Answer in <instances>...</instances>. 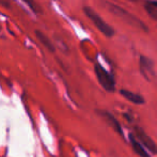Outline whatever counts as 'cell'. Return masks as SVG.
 <instances>
[{
    "instance_id": "12",
    "label": "cell",
    "mask_w": 157,
    "mask_h": 157,
    "mask_svg": "<svg viewBox=\"0 0 157 157\" xmlns=\"http://www.w3.org/2000/svg\"><path fill=\"white\" fill-rule=\"evenodd\" d=\"M0 6L6 9L11 8V0H0Z\"/></svg>"
},
{
    "instance_id": "15",
    "label": "cell",
    "mask_w": 157,
    "mask_h": 157,
    "mask_svg": "<svg viewBox=\"0 0 157 157\" xmlns=\"http://www.w3.org/2000/svg\"><path fill=\"white\" fill-rule=\"evenodd\" d=\"M0 30H1V27H0Z\"/></svg>"
},
{
    "instance_id": "14",
    "label": "cell",
    "mask_w": 157,
    "mask_h": 157,
    "mask_svg": "<svg viewBox=\"0 0 157 157\" xmlns=\"http://www.w3.org/2000/svg\"><path fill=\"white\" fill-rule=\"evenodd\" d=\"M130 1H137V0H130Z\"/></svg>"
},
{
    "instance_id": "10",
    "label": "cell",
    "mask_w": 157,
    "mask_h": 157,
    "mask_svg": "<svg viewBox=\"0 0 157 157\" xmlns=\"http://www.w3.org/2000/svg\"><path fill=\"white\" fill-rule=\"evenodd\" d=\"M23 1L25 2L28 6H29V9L32 11L33 13H35V14H41V13H42L41 6L36 3V1H35V0H23Z\"/></svg>"
},
{
    "instance_id": "6",
    "label": "cell",
    "mask_w": 157,
    "mask_h": 157,
    "mask_svg": "<svg viewBox=\"0 0 157 157\" xmlns=\"http://www.w3.org/2000/svg\"><path fill=\"white\" fill-rule=\"evenodd\" d=\"M99 113H101V116H103L104 118L107 120V122L112 126V128H113V129L116 130V132H118L119 135L123 136V129H122V127H121V124L119 123V121L117 120V119L114 118V117L112 116L111 113H110V112H108V111H101Z\"/></svg>"
},
{
    "instance_id": "2",
    "label": "cell",
    "mask_w": 157,
    "mask_h": 157,
    "mask_svg": "<svg viewBox=\"0 0 157 157\" xmlns=\"http://www.w3.org/2000/svg\"><path fill=\"white\" fill-rule=\"evenodd\" d=\"M83 12H85V14L88 16V18L94 24L95 27L103 33L104 35H106L107 37L113 36V34H114L113 28L108 25V24L95 12L93 9L90 8V6H85V8H83Z\"/></svg>"
},
{
    "instance_id": "5",
    "label": "cell",
    "mask_w": 157,
    "mask_h": 157,
    "mask_svg": "<svg viewBox=\"0 0 157 157\" xmlns=\"http://www.w3.org/2000/svg\"><path fill=\"white\" fill-rule=\"evenodd\" d=\"M140 71H141V74L147 80H151L155 76L153 61L145 56H140Z\"/></svg>"
},
{
    "instance_id": "11",
    "label": "cell",
    "mask_w": 157,
    "mask_h": 157,
    "mask_svg": "<svg viewBox=\"0 0 157 157\" xmlns=\"http://www.w3.org/2000/svg\"><path fill=\"white\" fill-rule=\"evenodd\" d=\"M144 8H145V10H147V12L149 13L150 16H152L154 19H157V9L153 6V4H151L149 1H147V3L144 4Z\"/></svg>"
},
{
    "instance_id": "1",
    "label": "cell",
    "mask_w": 157,
    "mask_h": 157,
    "mask_svg": "<svg viewBox=\"0 0 157 157\" xmlns=\"http://www.w3.org/2000/svg\"><path fill=\"white\" fill-rule=\"evenodd\" d=\"M106 6H107L108 10H109L112 14L119 16L121 19H123L126 24L130 25L132 27L138 28V29L143 30V31H145V32L149 31V28L147 27V25H145L143 21H141L140 19H138L136 16H134L132 14H130L129 12H127V11L124 10L123 8L117 6V4L110 3V2H107Z\"/></svg>"
},
{
    "instance_id": "13",
    "label": "cell",
    "mask_w": 157,
    "mask_h": 157,
    "mask_svg": "<svg viewBox=\"0 0 157 157\" xmlns=\"http://www.w3.org/2000/svg\"><path fill=\"white\" fill-rule=\"evenodd\" d=\"M150 3H151V4H153V6H155V8L157 9V0H152V1H151V0H150Z\"/></svg>"
},
{
    "instance_id": "7",
    "label": "cell",
    "mask_w": 157,
    "mask_h": 157,
    "mask_svg": "<svg viewBox=\"0 0 157 157\" xmlns=\"http://www.w3.org/2000/svg\"><path fill=\"white\" fill-rule=\"evenodd\" d=\"M120 94L122 95V96H124L127 101H130V103H134V104H136V105H142V104H144V98H143V96H141V95H139L137 93H134V92L127 91V90H121Z\"/></svg>"
},
{
    "instance_id": "3",
    "label": "cell",
    "mask_w": 157,
    "mask_h": 157,
    "mask_svg": "<svg viewBox=\"0 0 157 157\" xmlns=\"http://www.w3.org/2000/svg\"><path fill=\"white\" fill-rule=\"evenodd\" d=\"M95 74H96L97 80L101 86L108 92H113L116 90V81L114 78L107 70L103 67L99 63L95 64Z\"/></svg>"
},
{
    "instance_id": "4",
    "label": "cell",
    "mask_w": 157,
    "mask_h": 157,
    "mask_svg": "<svg viewBox=\"0 0 157 157\" xmlns=\"http://www.w3.org/2000/svg\"><path fill=\"white\" fill-rule=\"evenodd\" d=\"M135 134H136L137 138L139 139L140 143L143 147H147L149 151H151L152 154H157V145L154 142V140L152 138H150L147 134L144 132V130L141 129L139 127H135Z\"/></svg>"
},
{
    "instance_id": "8",
    "label": "cell",
    "mask_w": 157,
    "mask_h": 157,
    "mask_svg": "<svg viewBox=\"0 0 157 157\" xmlns=\"http://www.w3.org/2000/svg\"><path fill=\"white\" fill-rule=\"evenodd\" d=\"M129 140H130V143H132V149H134L135 153H136L137 155H139L140 157H150V154L145 151L144 147H142V144H141L139 141H137L136 139H135V137H134V135H132V134L129 135Z\"/></svg>"
},
{
    "instance_id": "9",
    "label": "cell",
    "mask_w": 157,
    "mask_h": 157,
    "mask_svg": "<svg viewBox=\"0 0 157 157\" xmlns=\"http://www.w3.org/2000/svg\"><path fill=\"white\" fill-rule=\"evenodd\" d=\"M35 35H36L37 40H39V41L41 42V44L44 46V47L47 48V49L49 50L50 52H55V46H54V44H52V41H50V40L48 39L47 35L44 34V33L41 32L40 30H35Z\"/></svg>"
}]
</instances>
